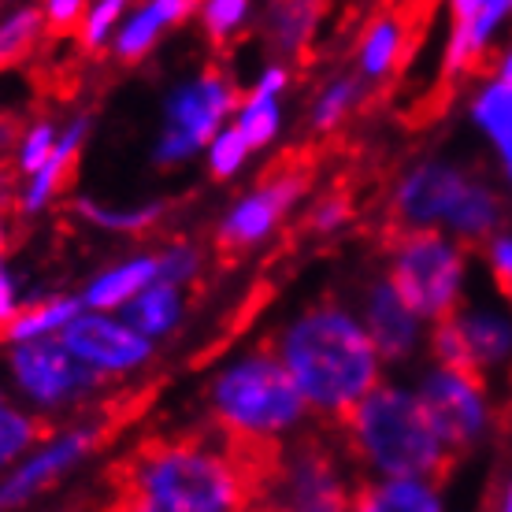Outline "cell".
<instances>
[{
  "instance_id": "obj_29",
  "label": "cell",
  "mask_w": 512,
  "mask_h": 512,
  "mask_svg": "<svg viewBox=\"0 0 512 512\" xmlns=\"http://www.w3.org/2000/svg\"><path fill=\"white\" fill-rule=\"evenodd\" d=\"M56 156V138H52L49 127H34L26 134V145H23V171L30 175H41L49 160Z\"/></svg>"
},
{
  "instance_id": "obj_14",
  "label": "cell",
  "mask_w": 512,
  "mask_h": 512,
  "mask_svg": "<svg viewBox=\"0 0 512 512\" xmlns=\"http://www.w3.org/2000/svg\"><path fill=\"white\" fill-rule=\"evenodd\" d=\"M82 364H90L93 372H127L134 364L153 353L149 338H141L138 331H130L127 323L101 320V316H78L64 327L60 338Z\"/></svg>"
},
{
  "instance_id": "obj_10",
  "label": "cell",
  "mask_w": 512,
  "mask_h": 512,
  "mask_svg": "<svg viewBox=\"0 0 512 512\" xmlns=\"http://www.w3.org/2000/svg\"><path fill=\"white\" fill-rule=\"evenodd\" d=\"M446 75H475L483 64H494L501 34L512 26V0H457L449 8Z\"/></svg>"
},
{
  "instance_id": "obj_33",
  "label": "cell",
  "mask_w": 512,
  "mask_h": 512,
  "mask_svg": "<svg viewBox=\"0 0 512 512\" xmlns=\"http://www.w3.org/2000/svg\"><path fill=\"white\" fill-rule=\"evenodd\" d=\"M193 264H197V256L190 249H171L167 256H156V279L164 286H179L182 279H190Z\"/></svg>"
},
{
  "instance_id": "obj_15",
  "label": "cell",
  "mask_w": 512,
  "mask_h": 512,
  "mask_svg": "<svg viewBox=\"0 0 512 512\" xmlns=\"http://www.w3.org/2000/svg\"><path fill=\"white\" fill-rule=\"evenodd\" d=\"M468 112H472L475 130L487 138L490 153L505 175V186H512V86L494 75H483Z\"/></svg>"
},
{
  "instance_id": "obj_2",
  "label": "cell",
  "mask_w": 512,
  "mask_h": 512,
  "mask_svg": "<svg viewBox=\"0 0 512 512\" xmlns=\"http://www.w3.org/2000/svg\"><path fill=\"white\" fill-rule=\"evenodd\" d=\"M116 490H134L175 512H245L249 490L223 449L201 438H153L116 464Z\"/></svg>"
},
{
  "instance_id": "obj_28",
  "label": "cell",
  "mask_w": 512,
  "mask_h": 512,
  "mask_svg": "<svg viewBox=\"0 0 512 512\" xmlns=\"http://www.w3.org/2000/svg\"><path fill=\"white\" fill-rule=\"evenodd\" d=\"M119 12H123V4L119 0H104V4H93L90 8V15H86V26H82V45L86 49H97L104 38H108V30L116 26V19H119Z\"/></svg>"
},
{
  "instance_id": "obj_34",
  "label": "cell",
  "mask_w": 512,
  "mask_h": 512,
  "mask_svg": "<svg viewBox=\"0 0 512 512\" xmlns=\"http://www.w3.org/2000/svg\"><path fill=\"white\" fill-rule=\"evenodd\" d=\"M104 512H175V509H164V505H156V501L141 498L134 490H116V498Z\"/></svg>"
},
{
  "instance_id": "obj_16",
  "label": "cell",
  "mask_w": 512,
  "mask_h": 512,
  "mask_svg": "<svg viewBox=\"0 0 512 512\" xmlns=\"http://www.w3.org/2000/svg\"><path fill=\"white\" fill-rule=\"evenodd\" d=\"M368 338H372L375 353L386 360H401L416 349L420 320L401 305V297L394 294L390 282H379L372 290V301H368Z\"/></svg>"
},
{
  "instance_id": "obj_31",
  "label": "cell",
  "mask_w": 512,
  "mask_h": 512,
  "mask_svg": "<svg viewBox=\"0 0 512 512\" xmlns=\"http://www.w3.org/2000/svg\"><path fill=\"white\" fill-rule=\"evenodd\" d=\"M245 8L242 0H212V4H205V26L216 34V38H227L234 26L245 19Z\"/></svg>"
},
{
  "instance_id": "obj_17",
  "label": "cell",
  "mask_w": 512,
  "mask_h": 512,
  "mask_svg": "<svg viewBox=\"0 0 512 512\" xmlns=\"http://www.w3.org/2000/svg\"><path fill=\"white\" fill-rule=\"evenodd\" d=\"M353 512H442L435 483L423 479H390L353 498Z\"/></svg>"
},
{
  "instance_id": "obj_30",
  "label": "cell",
  "mask_w": 512,
  "mask_h": 512,
  "mask_svg": "<svg viewBox=\"0 0 512 512\" xmlns=\"http://www.w3.org/2000/svg\"><path fill=\"white\" fill-rule=\"evenodd\" d=\"M353 97H357V82H334L331 90L323 93L320 108H316V127H334L338 116L353 104Z\"/></svg>"
},
{
  "instance_id": "obj_8",
  "label": "cell",
  "mask_w": 512,
  "mask_h": 512,
  "mask_svg": "<svg viewBox=\"0 0 512 512\" xmlns=\"http://www.w3.org/2000/svg\"><path fill=\"white\" fill-rule=\"evenodd\" d=\"M238 101V90L223 75H205L182 86L167 104V130L160 141V160H182L216 134L219 119Z\"/></svg>"
},
{
  "instance_id": "obj_7",
  "label": "cell",
  "mask_w": 512,
  "mask_h": 512,
  "mask_svg": "<svg viewBox=\"0 0 512 512\" xmlns=\"http://www.w3.org/2000/svg\"><path fill=\"white\" fill-rule=\"evenodd\" d=\"M420 405L427 412L431 427L438 431L442 446L457 457L464 449H472L479 438L490 431L494 405H490L487 379L453 368H435L420 383Z\"/></svg>"
},
{
  "instance_id": "obj_26",
  "label": "cell",
  "mask_w": 512,
  "mask_h": 512,
  "mask_svg": "<svg viewBox=\"0 0 512 512\" xmlns=\"http://www.w3.org/2000/svg\"><path fill=\"white\" fill-rule=\"evenodd\" d=\"M41 12H45V34L49 38H71V34H82L90 8L78 4V0H52Z\"/></svg>"
},
{
  "instance_id": "obj_4",
  "label": "cell",
  "mask_w": 512,
  "mask_h": 512,
  "mask_svg": "<svg viewBox=\"0 0 512 512\" xmlns=\"http://www.w3.org/2000/svg\"><path fill=\"white\" fill-rule=\"evenodd\" d=\"M468 249L446 231H401L390 286L416 320H449L464 305Z\"/></svg>"
},
{
  "instance_id": "obj_40",
  "label": "cell",
  "mask_w": 512,
  "mask_h": 512,
  "mask_svg": "<svg viewBox=\"0 0 512 512\" xmlns=\"http://www.w3.org/2000/svg\"><path fill=\"white\" fill-rule=\"evenodd\" d=\"M509 193H512V186H509Z\"/></svg>"
},
{
  "instance_id": "obj_25",
  "label": "cell",
  "mask_w": 512,
  "mask_h": 512,
  "mask_svg": "<svg viewBox=\"0 0 512 512\" xmlns=\"http://www.w3.org/2000/svg\"><path fill=\"white\" fill-rule=\"evenodd\" d=\"M271 26H275V38H279L282 49H297L301 41H305L308 26H312V15L316 8L312 4H279V8H271Z\"/></svg>"
},
{
  "instance_id": "obj_27",
  "label": "cell",
  "mask_w": 512,
  "mask_h": 512,
  "mask_svg": "<svg viewBox=\"0 0 512 512\" xmlns=\"http://www.w3.org/2000/svg\"><path fill=\"white\" fill-rule=\"evenodd\" d=\"M245 153H249V145H245V138L238 134V127L223 130V134L212 141V171H216L219 179H227V175H234V171L242 167Z\"/></svg>"
},
{
  "instance_id": "obj_18",
  "label": "cell",
  "mask_w": 512,
  "mask_h": 512,
  "mask_svg": "<svg viewBox=\"0 0 512 512\" xmlns=\"http://www.w3.org/2000/svg\"><path fill=\"white\" fill-rule=\"evenodd\" d=\"M193 4L186 0H156L149 8H141L134 19H127V26L119 30L116 38V52L123 60H141L145 52L153 49V41L160 38V30L164 26H175L182 23V15H190Z\"/></svg>"
},
{
  "instance_id": "obj_5",
  "label": "cell",
  "mask_w": 512,
  "mask_h": 512,
  "mask_svg": "<svg viewBox=\"0 0 512 512\" xmlns=\"http://www.w3.org/2000/svg\"><path fill=\"white\" fill-rule=\"evenodd\" d=\"M216 416L227 431L253 438H275V431H286L301 420L305 397L294 386L286 364L271 353L234 364L216 383Z\"/></svg>"
},
{
  "instance_id": "obj_19",
  "label": "cell",
  "mask_w": 512,
  "mask_h": 512,
  "mask_svg": "<svg viewBox=\"0 0 512 512\" xmlns=\"http://www.w3.org/2000/svg\"><path fill=\"white\" fill-rule=\"evenodd\" d=\"M156 279V260L153 256H141V260H130L123 268L108 271L90 286L86 294V305L90 308H116L134 301L138 294H145V286Z\"/></svg>"
},
{
  "instance_id": "obj_35",
  "label": "cell",
  "mask_w": 512,
  "mask_h": 512,
  "mask_svg": "<svg viewBox=\"0 0 512 512\" xmlns=\"http://www.w3.org/2000/svg\"><path fill=\"white\" fill-rule=\"evenodd\" d=\"M490 75L501 78V82H509V86H512V41H505V45L498 49L494 64H490Z\"/></svg>"
},
{
  "instance_id": "obj_20",
  "label": "cell",
  "mask_w": 512,
  "mask_h": 512,
  "mask_svg": "<svg viewBox=\"0 0 512 512\" xmlns=\"http://www.w3.org/2000/svg\"><path fill=\"white\" fill-rule=\"evenodd\" d=\"M45 34V12L41 8H19L0 23V71L26 64Z\"/></svg>"
},
{
  "instance_id": "obj_22",
  "label": "cell",
  "mask_w": 512,
  "mask_h": 512,
  "mask_svg": "<svg viewBox=\"0 0 512 512\" xmlns=\"http://www.w3.org/2000/svg\"><path fill=\"white\" fill-rule=\"evenodd\" d=\"M41 431H45L41 420H30L15 409H0V464L19 457L34 438H41Z\"/></svg>"
},
{
  "instance_id": "obj_11",
  "label": "cell",
  "mask_w": 512,
  "mask_h": 512,
  "mask_svg": "<svg viewBox=\"0 0 512 512\" xmlns=\"http://www.w3.org/2000/svg\"><path fill=\"white\" fill-rule=\"evenodd\" d=\"M12 372L26 394L41 405H64L101 383V375L90 364H82L64 342H52V338H38L15 349Z\"/></svg>"
},
{
  "instance_id": "obj_1",
  "label": "cell",
  "mask_w": 512,
  "mask_h": 512,
  "mask_svg": "<svg viewBox=\"0 0 512 512\" xmlns=\"http://www.w3.org/2000/svg\"><path fill=\"white\" fill-rule=\"evenodd\" d=\"M282 364L305 401L327 412H353L379 375L368 331L342 308H316L286 331Z\"/></svg>"
},
{
  "instance_id": "obj_21",
  "label": "cell",
  "mask_w": 512,
  "mask_h": 512,
  "mask_svg": "<svg viewBox=\"0 0 512 512\" xmlns=\"http://www.w3.org/2000/svg\"><path fill=\"white\" fill-rule=\"evenodd\" d=\"M127 320L130 331H138L141 338L171 331L175 320H179V294H175V286H164V282L149 286L145 294H138L127 305Z\"/></svg>"
},
{
  "instance_id": "obj_9",
  "label": "cell",
  "mask_w": 512,
  "mask_h": 512,
  "mask_svg": "<svg viewBox=\"0 0 512 512\" xmlns=\"http://www.w3.org/2000/svg\"><path fill=\"white\" fill-rule=\"evenodd\" d=\"M271 512H349V490L342 475L316 442L294 449L290 461H282V475L271 490Z\"/></svg>"
},
{
  "instance_id": "obj_6",
  "label": "cell",
  "mask_w": 512,
  "mask_h": 512,
  "mask_svg": "<svg viewBox=\"0 0 512 512\" xmlns=\"http://www.w3.org/2000/svg\"><path fill=\"white\" fill-rule=\"evenodd\" d=\"M438 368L468 372L487 379L512 364V308L501 305H461L457 316L435 323L431 334Z\"/></svg>"
},
{
  "instance_id": "obj_39",
  "label": "cell",
  "mask_w": 512,
  "mask_h": 512,
  "mask_svg": "<svg viewBox=\"0 0 512 512\" xmlns=\"http://www.w3.org/2000/svg\"><path fill=\"white\" fill-rule=\"evenodd\" d=\"M0 245H4V238H0Z\"/></svg>"
},
{
  "instance_id": "obj_32",
  "label": "cell",
  "mask_w": 512,
  "mask_h": 512,
  "mask_svg": "<svg viewBox=\"0 0 512 512\" xmlns=\"http://www.w3.org/2000/svg\"><path fill=\"white\" fill-rule=\"evenodd\" d=\"M82 212L90 219H97L101 227H119V231H134V227H145L160 216V208H145V212H104L97 205H82Z\"/></svg>"
},
{
  "instance_id": "obj_13",
  "label": "cell",
  "mask_w": 512,
  "mask_h": 512,
  "mask_svg": "<svg viewBox=\"0 0 512 512\" xmlns=\"http://www.w3.org/2000/svg\"><path fill=\"white\" fill-rule=\"evenodd\" d=\"M475 175L453 164H423L409 179L401 182L397 193V212H401V231H438L453 216L457 201L472 186Z\"/></svg>"
},
{
  "instance_id": "obj_23",
  "label": "cell",
  "mask_w": 512,
  "mask_h": 512,
  "mask_svg": "<svg viewBox=\"0 0 512 512\" xmlns=\"http://www.w3.org/2000/svg\"><path fill=\"white\" fill-rule=\"evenodd\" d=\"M275 127H279L275 97H260V93H253V101L245 104L242 119H238V134L245 138V145H249V149L264 145V141L275 134Z\"/></svg>"
},
{
  "instance_id": "obj_12",
  "label": "cell",
  "mask_w": 512,
  "mask_h": 512,
  "mask_svg": "<svg viewBox=\"0 0 512 512\" xmlns=\"http://www.w3.org/2000/svg\"><path fill=\"white\" fill-rule=\"evenodd\" d=\"M116 427H119L116 416H104V420H93L90 427L71 431V435L60 438V442H52L49 449H41L34 461H26L23 468L0 487V512L15 509V505H23V501H30V498H38L41 490L52 487L67 468H75L86 453H93V449L101 446Z\"/></svg>"
},
{
  "instance_id": "obj_38",
  "label": "cell",
  "mask_w": 512,
  "mask_h": 512,
  "mask_svg": "<svg viewBox=\"0 0 512 512\" xmlns=\"http://www.w3.org/2000/svg\"><path fill=\"white\" fill-rule=\"evenodd\" d=\"M0 409H4V394H0Z\"/></svg>"
},
{
  "instance_id": "obj_3",
  "label": "cell",
  "mask_w": 512,
  "mask_h": 512,
  "mask_svg": "<svg viewBox=\"0 0 512 512\" xmlns=\"http://www.w3.org/2000/svg\"><path fill=\"white\" fill-rule=\"evenodd\" d=\"M349 427L360 453L390 479H442L453 453L442 446L438 431L423 412L420 397L405 390H372L349 412Z\"/></svg>"
},
{
  "instance_id": "obj_24",
  "label": "cell",
  "mask_w": 512,
  "mask_h": 512,
  "mask_svg": "<svg viewBox=\"0 0 512 512\" xmlns=\"http://www.w3.org/2000/svg\"><path fill=\"white\" fill-rule=\"evenodd\" d=\"M483 260H487V271L494 286H498L501 301L512 308V227H505L483 245Z\"/></svg>"
},
{
  "instance_id": "obj_37",
  "label": "cell",
  "mask_w": 512,
  "mask_h": 512,
  "mask_svg": "<svg viewBox=\"0 0 512 512\" xmlns=\"http://www.w3.org/2000/svg\"><path fill=\"white\" fill-rule=\"evenodd\" d=\"M490 512H512V475L505 479V487L498 490V501H494V509Z\"/></svg>"
},
{
  "instance_id": "obj_36",
  "label": "cell",
  "mask_w": 512,
  "mask_h": 512,
  "mask_svg": "<svg viewBox=\"0 0 512 512\" xmlns=\"http://www.w3.org/2000/svg\"><path fill=\"white\" fill-rule=\"evenodd\" d=\"M15 308H12V279L0 275V320H8Z\"/></svg>"
}]
</instances>
